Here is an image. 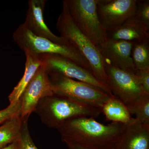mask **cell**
I'll use <instances>...</instances> for the list:
<instances>
[{
  "mask_svg": "<svg viewBox=\"0 0 149 149\" xmlns=\"http://www.w3.org/2000/svg\"><path fill=\"white\" fill-rule=\"evenodd\" d=\"M124 124L111 123L104 125L95 118L80 116L67 120L57 129L62 141H73L93 148L115 147Z\"/></svg>",
  "mask_w": 149,
  "mask_h": 149,
  "instance_id": "cell-1",
  "label": "cell"
},
{
  "mask_svg": "<svg viewBox=\"0 0 149 149\" xmlns=\"http://www.w3.org/2000/svg\"><path fill=\"white\" fill-rule=\"evenodd\" d=\"M56 26L61 37L77 50L85 60L92 74L99 81L109 86L101 50L78 29L70 14L64 0Z\"/></svg>",
  "mask_w": 149,
  "mask_h": 149,
  "instance_id": "cell-2",
  "label": "cell"
},
{
  "mask_svg": "<svg viewBox=\"0 0 149 149\" xmlns=\"http://www.w3.org/2000/svg\"><path fill=\"white\" fill-rule=\"evenodd\" d=\"M43 124L57 130L67 120L80 116L98 117L101 109L64 96L53 94L43 98L34 110Z\"/></svg>",
  "mask_w": 149,
  "mask_h": 149,
  "instance_id": "cell-3",
  "label": "cell"
},
{
  "mask_svg": "<svg viewBox=\"0 0 149 149\" xmlns=\"http://www.w3.org/2000/svg\"><path fill=\"white\" fill-rule=\"evenodd\" d=\"M13 38L24 53L36 55L52 54L63 56L91 72L87 63L73 47L58 45L48 39L34 35L23 23L20 24L14 32Z\"/></svg>",
  "mask_w": 149,
  "mask_h": 149,
  "instance_id": "cell-4",
  "label": "cell"
},
{
  "mask_svg": "<svg viewBox=\"0 0 149 149\" xmlns=\"http://www.w3.org/2000/svg\"><path fill=\"white\" fill-rule=\"evenodd\" d=\"M70 16L83 34L100 48L105 46L107 32L100 22L97 4L98 0H64Z\"/></svg>",
  "mask_w": 149,
  "mask_h": 149,
  "instance_id": "cell-5",
  "label": "cell"
},
{
  "mask_svg": "<svg viewBox=\"0 0 149 149\" xmlns=\"http://www.w3.org/2000/svg\"><path fill=\"white\" fill-rule=\"evenodd\" d=\"M54 94L101 109L110 96L88 83L58 74H48Z\"/></svg>",
  "mask_w": 149,
  "mask_h": 149,
  "instance_id": "cell-6",
  "label": "cell"
},
{
  "mask_svg": "<svg viewBox=\"0 0 149 149\" xmlns=\"http://www.w3.org/2000/svg\"><path fill=\"white\" fill-rule=\"evenodd\" d=\"M42 60V66L48 74H58L88 83L113 96L108 85L97 79L88 70L69 59L56 54L40 55Z\"/></svg>",
  "mask_w": 149,
  "mask_h": 149,
  "instance_id": "cell-7",
  "label": "cell"
},
{
  "mask_svg": "<svg viewBox=\"0 0 149 149\" xmlns=\"http://www.w3.org/2000/svg\"><path fill=\"white\" fill-rule=\"evenodd\" d=\"M104 65L112 94L126 105L139 96L146 95L136 73L119 69L106 61Z\"/></svg>",
  "mask_w": 149,
  "mask_h": 149,
  "instance_id": "cell-8",
  "label": "cell"
},
{
  "mask_svg": "<svg viewBox=\"0 0 149 149\" xmlns=\"http://www.w3.org/2000/svg\"><path fill=\"white\" fill-rule=\"evenodd\" d=\"M137 0H98L97 12L107 32L115 29L136 15Z\"/></svg>",
  "mask_w": 149,
  "mask_h": 149,
  "instance_id": "cell-9",
  "label": "cell"
},
{
  "mask_svg": "<svg viewBox=\"0 0 149 149\" xmlns=\"http://www.w3.org/2000/svg\"><path fill=\"white\" fill-rule=\"evenodd\" d=\"M53 94L49 77L41 65L19 98L20 116L29 117L42 99Z\"/></svg>",
  "mask_w": 149,
  "mask_h": 149,
  "instance_id": "cell-10",
  "label": "cell"
},
{
  "mask_svg": "<svg viewBox=\"0 0 149 149\" xmlns=\"http://www.w3.org/2000/svg\"><path fill=\"white\" fill-rule=\"evenodd\" d=\"M47 2V0H29L26 19L23 24L34 35L58 45L71 46L64 38L53 33L46 24L44 13Z\"/></svg>",
  "mask_w": 149,
  "mask_h": 149,
  "instance_id": "cell-11",
  "label": "cell"
},
{
  "mask_svg": "<svg viewBox=\"0 0 149 149\" xmlns=\"http://www.w3.org/2000/svg\"><path fill=\"white\" fill-rule=\"evenodd\" d=\"M116 149H149V125L132 117L124 124Z\"/></svg>",
  "mask_w": 149,
  "mask_h": 149,
  "instance_id": "cell-12",
  "label": "cell"
},
{
  "mask_svg": "<svg viewBox=\"0 0 149 149\" xmlns=\"http://www.w3.org/2000/svg\"><path fill=\"white\" fill-rule=\"evenodd\" d=\"M133 42L108 39L101 50L104 61L116 67L129 72H136L131 57Z\"/></svg>",
  "mask_w": 149,
  "mask_h": 149,
  "instance_id": "cell-13",
  "label": "cell"
},
{
  "mask_svg": "<svg viewBox=\"0 0 149 149\" xmlns=\"http://www.w3.org/2000/svg\"><path fill=\"white\" fill-rule=\"evenodd\" d=\"M108 39L134 42L149 39V31L139 22L135 16L119 27L107 32Z\"/></svg>",
  "mask_w": 149,
  "mask_h": 149,
  "instance_id": "cell-14",
  "label": "cell"
},
{
  "mask_svg": "<svg viewBox=\"0 0 149 149\" xmlns=\"http://www.w3.org/2000/svg\"><path fill=\"white\" fill-rule=\"evenodd\" d=\"M24 53L26 56V62L24 74L8 96L10 104L18 101L24 89L42 64V60L40 55L28 52Z\"/></svg>",
  "mask_w": 149,
  "mask_h": 149,
  "instance_id": "cell-15",
  "label": "cell"
},
{
  "mask_svg": "<svg viewBox=\"0 0 149 149\" xmlns=\"http://www.w3.org/2000/svg\"><path fill=\"white\" fill-rule=\"evenodd\" d=\"M101 111L107 120L125 124L132 117L125 104L114 96H110L101 108Z\"/></svg>",
  "mask_w": 149,
  "mask_h": 149,
  "instance_id": "cell-16",
  "label": "cell"
},
{
  "mask_svg": "<svg viewBox=\"0 0 149 149\" xmlns=\"http://www.w3.org/2000/svg\"><path fill=\"white\" fill-rule=\"evenodd\" d=\"M23 118L15 116L0 126V149L17 142L19 139Z\"/></svg>",
  "mask_w": 149,
  "mask_h": 149,
  "instance_id": "cell-17",
  "label": "cell"
},
{
  "mask_svg": "<svg viewBox=\"0 0 149 149\" xmlns=\"http://www.w3.org/2000/svg\"><path fill=\"white\" fill-rule=\"evenodd\" d=\"M131 57L136 71L149 68V39L133 42Z\"/></svg>",
  "mask_w": 149,
  "mask_h": 149,
  "instance_id": "cell-18",
  "label": "cell"
},
{
  "mask_svg": "<svg viewBox=\"0 0 149 149\" xmlns=\"http://www.w3.org/2000/svg\"><path fill=\"white\" fill-rule=\"evenodd\" d=\"M130 114L144 124L149 125V95L139 96L126 105Z\"/></svg>",
  "mask_w": 149,
  "mask_h": 149,
  "instance_id": "cell-19",
  "label": "cell"
},
{
  "mask_svg": "<svg viewBox=\"0 0 149 149\" xmlns=\"http://www.w3.org/2000/svg\"><path fill=\"white\" fill-rule=\"evenodd\" d=\"M29 117L23 118L22 125L19 139V149H39L35 146L28 128V118Z\"/></svg>",
  "mask_w": 149,
  "mask_h": 149,
  "instance_id": "cell-20",
  "label": "cell"
},
{
  "mask_svg": "<svg viewBox=\"0 0 149 149\" xmlns=\"http://www.w3.org/2000/svg\"><path fill=\"white\" fill-rule=\"evenodd\" d=\"M135 16L139 22L149 31V0H137Z\"/></svg>",
  "mask_w": 149,
  "mask_h": 149,
  "instance_id": "cell-21",
  "label": "cell"
},
{
  "mask_svg": "<svg viewBox=\"0 0 149 149\" xmlns=\"http://www.w3.org/2000/svg\"><path fill=\"white\" fill-rule=\"evenodd\" d=\"M20 102L19 100L9 105L4 109L0 110V124L20 114Z\"/></svg>",
  "mask_w": 149,
  "mask_h": 149,
  "instance_id": "cell-22",
  "label": "cell"
},
{
  "mask_svg": "<svg viewBox=\"0 0 149 149\" xmlns=\"http://www.w3.org/2000/svg\"><path fill=\"white\" fill-rule=\"evenodd\" d=\"M135 73L144 93L149 95V68L136 70Z\"/></svg>",
  "mask_w": 149,
  "mask_h": 149,
  "instance_id": "cell-23",
  "label": "cell"
},
{
  "mask_svg": "<svg viewBox=\"0 0 149 149\" xmlns=\"http://www.w3.org/2000/svg\"><path fill=\"white\" fill-rule=\"evenodd\" d=\"M66 144L67 146L68 149H116L115 147L109 148L106 149H97L93 148H89V147L85 146L77 143L73 141H68V140H63L62 141Z\"/></svg>",
  "mask_w": 149,
  "mask_h": 149,
  "instance_id": "cell-24",
  "label": "cell"
},
{
  "mask_svg": "<svg viewBox=\"0 0 149 149\" xmlns=\"http://www.w3.org/2000/svg\"><path fill=\"white\" fill-rule=\"evenodd\" d=\"M18 141L1 149H19Z\"/></svg>",
  "mask_w": 149,
  "mask_h": 149,
  "instance_id": "cell-25",
  "label": "cell"
}]
</instances>
